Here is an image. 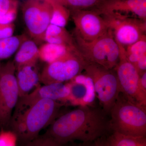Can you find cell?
Instances as JSON below:
<instances>
[{"label": "cell", "instance_id": "obj_29", "mask_svg": "<svg viewBox=\"0 0 146 146\" xmlns=\"http://www.w3.org/2000/svg\"><path fill=\"white\" fill-rule=\"evenodd\" d=\"M88 146H105L102 138L88 143Z\"/></svg>", "mask_w": 146, "mask_h": 146}, {"label": "cell", "instance_id": "obj_21", "mask_svg": "<svg viewBox=\"0 0 146 146\" xmlns=\"http://www.w3.org/2000/svg\"><path fill=\"white\" fill-rule=\"evenodd\" d=\"M19 7L18 0H0V23H13Z\"/></svg>", "mask_w": 146, "mask_h": 146}, {"label": "cell", "instance_id": "obj_25", "mask_svg": "<svg viewBox=\"0 0 146 146\" xmlns=\"http://www.w3.org/2000/svg\"><path fill=\"white\" fill-rule=\"evenodd\" d=\"M55 141L50 136L44 134L39 135L31 141L23 143H18V146H66Z\"/></svg>", "mask_w": 146, "mask_h": 146}, {"label": "cell", "instance_id": "obj_5", "mask_svg": "<svg viewBox=\"0 0 146 146\" xmlns=\"http://www.w3.org/2000/svg\"><path fill=\"white\" fill-rule=\"evenodd\" d=\"M93 81L96 97L105 113L111 108L121 93L119 84L114 69L86 61L83 72Z\"/></svg>", "mask_w": 146, "mask_h": 146}, {"label": "cell", "instance_id": "obj_24", "mask_svg": "<svg viewBox=\"0 0 146 146\" xmlns=\"http://www.w3.org/2000/svg\"><path fill=\"white\" fill-rule=\"evenodd\" d=\"M71 9H93L100 4L105 0H55Z\"/></svg>", "mask_w": 146, "mask_h": 146}, {"label": "cell", "instance_id": "obj_12", "mask_svg": "<svg viewBox=\"0 0 146 146\" xmlns=\"http://www.w3.org/2000/svg\"><path fill=\"white\" fill-rule=\"evenodd\" d=\"M70 89L67 83H55L40 85L30 94L20 98L13 113H17L29 107L35 102L50 99L67 104Z\"/></svg>", "mask_w": 146, "mask_h": 146}, {"label": "cell", "instance_id": "obj_17", "mask_svg": "<svg viewBox=\"0 0 146 146\" xmlns=\"http://www.w3.org/2000/svg\"><path fill=\"white\" fill-rule=\"evenodd\" d=\"M102 137L105 146H146V136L125 135L112 131L106 138Z\"/></svg>", "mask_w": 146, "mask_h": 146}, {"label": "cell", "instance_id": "obj_10", "mask_svg": "<svg viewBox=\"0 0 146 146\" xmlns=\"http://www.w3.org/2000/svg\"><path fill=\"white\" fill-rule=\"evenodd\" d=\"M70 10L75 27L74 33L85 41H93L108 31L106 21L94 9Z\"/></svg>", "mask_w": 146, "mask_h": 146}, {"label": "cell", "instance_id": "obj_26", "mask_svg": "<svg viewBox=\"0 0 146 146\" xmlns=\"http://www.w3.org/2000/svg\"><path fill=\"white\" fill-rule=\"evenodd\" d=\"M18 138L13 131L9 129H1L0 146H18Z\"/></svg>", "mask_w": 146, "mask_h": 146}, {"label": "cell", "instance_id": "obj_13", "mask_svg": "<svg viewBox=\"0 0 146 146\" xmlns=\"http://www.w3.org/2000/svg\"><path fill=\"white\" fill-rule=\"evenodd\" d=\"M93 9L101 16L117 15L146 21V0H105Z\"/></svg>", "mask_w": 146, "mask_h": 146}, {"label": "cell", "instance_id": "obj_6", "mask_svg": "<svg viewBox=\"0 0 146 146\" xmlns=\"http://www.w3.org/2000/svg\"><path fill=\"white\" fill-rule=\"evenodd\" d=\"M86 61L76 46L50 63H46L40 74L43 84L68 82L83 72Z\"/></svg>", "mask_w": 146, "mask_h": 146}, {"label": "cell", "instance_id": "obj_11", "mask_svg": "<svg viewBox=\"0 0 146 146\" xmlns=\"http://www.w3.org/2000/svg\"><path fill=\"white\" fill-rule=\"evenodd\" d=\"M118 44L119 59L114 69L119 84L121 94L128 100L141 105L138 90L140 74L127 58L124 47Z\"/></svg>", "mask_w": 146, "mask_h": 146}, {"label": "cell", "instance_id": "obj_31", "mask_svg": "<svg viewBox=\"0 0 146 146\" xmlns=\"http://www.w3.org/2000/svg\"><path fill=\"white\" fill-rule=\"evenodd\" d=\"M0 65H1V63H0Z\"/></svg>", "mask_w": 146, "mask_h": 146}, {"label": "cell", "instance_id": "obj_3", "mask_svg": "<svg viewBox=\"0 0 146 146\" xmlns=\"http://www.w3.org/2000/svg\"><path fill=\"white\" fill-rule=\"evenodd\" d=\"M110 130L130 136H146V107L120 94L109 112Z\"/></svg>", "mask_w": 146, "mask_h": 146}, {"label": "cell", "instance_id": "obj_20", "mask_svg": "<svg viewBox=\"0 0 146 146\" xmlns=\"http://www.w3.org/2000/svg\"><path fill=\"white\" fill-rule=\"evenodd\" d=\"M28 37L25 34L0 39V60L8 58L16 52L24 41Z\"/></svg>", "mask_w": 146, "mask_h": 146}, {"label": "cell", "instance_id": "obj_28", "mask_svg": "<svg viewBox=\"0 0 146 146\" xmlns=\"http://www.w3.org/2000/svg\"><path fill=\"white\" fill-rule=\"evenodd\" d=\"M15 30L13 23H0V39L8 38L13 36Z\"/></svg>", "mask_w": 146, "mask_h": 146}, {"label": "cell", "instance_id": "obj_8", "mask_svg": "<svg viewBox=\"0 0 146 146\" xmlns=\"http://www.w3.org/2000/svg\"><path fill=\"white\" fill-rule=\"evenodd\" d=\"M13 61L0 65V128L9 129L19 94Z\"/></svg>", "mask_w": 146, "mask_h": 146}, {"label": "cell", "instance_id": "obj_2", "mask_svg": "<svg viewBox=\"0 0 146 146\" xmlns=\"http://www.w3.org/2000/svg\"><path fill=\"white\" fill-rule=\"evenodd\" d=\"M64 106L51 100H39L22 111L13 113L9 129L16 134L18 143L31 141L51 124Z\"/></svg>", "mask_w": 146, "mask_h": 146}, {"label": "cell", "instance_id": "obj_22", "mask_svg": "<svg viewBox=\"0 0 146 146\" xmlns=\"http://www.w3.org/2000/svg\"><path fill=\"white\" fill-rule=\"evenodd\" d=\"M126 56L128 60L134 65L141 58L146 56V35L137 42L125 48Z\"/></svg>", "mask_w": 146, "mask_h": 146}, {"label": "cell", "instance_id": "obj_23", "mask_svg": "<svg viewBox=\"0 0 146 146\" xmlns=\"http://www.w3.org/2000/svg\"><path fill=\"white\" fill-rule=\"evenodd\" d=\"M52 7L51 24L65 27L70 16V10L55 0H50Z\"/></svg>", "mask_w": 146, "mask_h": 146}, {"label": "cell", "instance_id": "obj_4", "mask_svg": "<svg viewBox=\"0 0 146 146\" xmlns=\"http://www.w3.org/2000/svg\"><path fill=\"white\" fill-rule=\"evenodd\" d=\"M75 46L84 60L112 70L119 59V47L110 30L93 41H85L74 32Z\"/></svg>", "mask_w": 146, "mask_h": 146}, {"label": "cell", "instance_id": "obj_7", "mask_svg": "<svg viewBox=\"0 0 146 146\" xmlns=\"http://www.w3.org/2000/svg\"><path fill=\"white\" fill-rule=\"evenodd\" d=\"M21 9L30 36L36 44L44 42L45 33L52 18V7L50 0H26Z\"/></svg>", "mask_w": 146, "mask_h": 146}, {"label": "cell", "instance_id": "obj_1", "mask_svg": "<svg viewBox=\"0 0 146 146\" xmlns=\"http://www.w3.org/2000/svg\"><path fill=\"white\" fill-rule=\"evenodd\" d=\"M105 114L95 107L79 106L57 117L45 134L63 145L76 141L91 143L110 130Z\"/></svg>", "mask_w": 146, "mask_h": 146}, {"label": "cell", "instance_id": "obj_18", "mask_svg": "<svg viewBox=\"0 0 146 146\" xmlns=\"http://www.w3.org/2000/svg\"><path fill=\"white\" fill-rule=\"evenodd\" d=\"M44 42L68 47L75 46L72 35L70 34L65 27L52 24L48 27L45 33Z\"/></svg>", "mask_w": 146, "mask_h": 146}, {"label": "cell", "instance_id": "obj_30", "mask_svg": "<svg viewBox=\"0 0 146 146\" xmlns=\"http://www.w3.org/2000/svg\"><path fill=\"white\" fill-rule=\"evenodd\" d=\"M88 143H73L71 145H68V144H67L66 146H88Z\"/></svg>", "mask_w": 146, "mask_h": 146}, {"label": "cell", "instance_id": "obj_14", "mask_svg": "<svg viewBox=\"0 0 146 146\" xmlns=\"http://www.w3.org/2000/svg\"><path fill=\"white\" fill-rule=\"evenodd\" d=\"M66 83L70 91L67 104L94 107L96 97L94 84L89 77L82 72Z\"/></svg>", "mask_w": 146, "mask_h": 146}, {"label": "cell", "instance_id": "obj_15", "mask_svg": "<svg viewBox=\"0 0 146 146\" xmlns=\"http://www.w3.org/2000/svg\"><path fill=\"white\" fill-rule=\"evenodd\" d=\"M40 74L36 64L23 65L16 68L15 75L19 98L30 94L41 85Z\"/></svg>", "mask_w": 146, "mask_h": 146}, {"label": "cell", "instance_id": "obj_27", "mask_svg": "<svg viewBox=\"0 0 146 146\" xmlns=\"http://www.w3.org/2000/svg\"><path fill=\"white\" fill-rule=\"evenodd\" d=\"M140 104L146 107V72L140 76L138 84Z\"/></svg>", "mask_w": 146, "mask_h": 146}, {"label": "cell", "instance_id": "obj_19", "mask_svg": "<svg viewBox=\"0 0 146 146\" xmlns=\"http://www.w3.org/2000/svg\"><path fill=\"white\" fill-rule=\"evenodd\" d=\"M75 46L68 47L46 42L39 48V59L46 63H50Z\"/></svg>", "mask_w": 146, "mask_h": 146}, {"label": "cell", "instance_id": "obj_9", "mask_svg": "<svg viewBox=\"0 0 146 146\" xmlns=\"http://www.w3.org/2000/svg\"><path fill=\"white\" fill-rule=\"evenodd\" d=\"M118 44L125 48L146 35V21L117 15L102 16Z\"/></svg>", "mask_w": 146, "mask_h": 146}, {"label": "cell", "instance_id": "obj_16", "mask_svg": "<svg viewBox=\"0 0 146 146\" xmlns=\"http://www.w3.org/2000/svg\"><path fill=\"white\" fill-rule=\"evenodd\" d=\"M16 53L13 60L16 68L36 64L39 59V48L36 42L29 38L22 43Z\"/></svg>", "mask_w": 146, "mask_h": 146}]
</instances>
